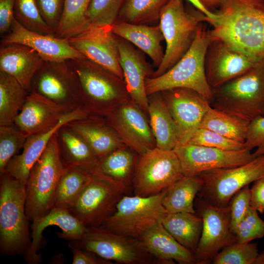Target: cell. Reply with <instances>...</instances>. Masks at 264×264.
<instances>
[{"instance_id": "cell-11", "label": "cell", "mask_w": 264, "mask_h": 264, "mask_svg": "<svg viewBox=\"0 0 264 264\" xmlns=\"http://www.w3.org/2000/svg\"><path fill=\"white\" fill-rule=\"evenodd\" d=\"M183 176L175 152L155 147L139 156L132 182L134 195H156Z\"/></svg>"}, {"instance_id": "cell-43", "label": "cell", "mask_w": 264, "mask_h": 264, "mask_svg": "<svg viewBox=\"0 0 264 264\" xmlns=\"http://www.w3.org/2000/svg\"><path fill=\"white\" fill-rule=\"evenodd\" d=\"M258 211L250 206L234 231L237 242H249L264 237V220Z\"/></svg>"}, {"instance_id": "cell-13", "label": "cell", "mask_w": 264, "mask_h": 264, "mask_svg": "<svg viewBox=\"0 0 264 264\" xmlns=\"http://www.w3.org/2000/svg\"><path fill=\"white\" fill-rule=\"evenodd\" d=\"M30 91L43 96L68 111L83 107L69 60L44 61L32 81Z\"/></svg>"}, {"instance_id": "cell-47", "label": "cell", "mask_w": 264, "mask_h": 264, "mask_svg": "<svg viewBox=\"0 0 264 264\" xmlns=\"http://www.w3.org/2000/svg\"><path fill=\"white\" fill-rule=\"evenodd\" d=\"M73 254V264H110L94 253L82 249L71 242L68 244Z\"/></svg>"}, {"instance_id": "cell-30", "label": "cell", "mask_w": 264, "mask_h": 264, "mask_svg": "<svg viewBox=\"0 0 264 264\" xmlns=\"http://www.w3.org/2000/svg\"><path fill=\"white\" fill-rule=\"evenodd\" d=\"M62 158L67 167H78L91 172L98 158L87 142L66 124L57 132Z\"/></svg>"}, {"instance_id": "cell-6", "label": "cell", "mask_w": 264, "mask_h": 264, "mask_svg": "<svg viewBox=\"0 0 264 264\" xmlns=\"http://www.w3.org/2000/svg\"><path fill=\"white\" fill-rule=\"evenodd\" d=\"M212 89L216 110L248 122L264 115V63Z\"/></svg>"}, {"instance_id": "cell-7", "label": "cell", "mask_w": 264, "mask_h": 264, "mask_svg": "<svg viewBox=\"0 0 264 264\" xmlns=\"http://www.w3.org/2000/svg\"><path fill=\"white\" fill-rule=\"evenodd\" d=\"M204 17L197 9H186L183 0H169L161 12L158 23L166 42L164 56L152 77L167 72L187 52Z\"/></svg>"}, {"instance_id": "cell-35", "label": "cell", "mask_w": 264, "mask_h": 264, "mask_svg": "<svg viewBox=\"0 0 264 264\" xmlns=\"http://www.w3.org/2000/svg\"><path fill=\"white\" fill-rule=\"evenodd\" d=\"M249 123L210 107L204 115L199 128L244 143Z\"/></svg>"}, {"instance_id": "cell-19", "label": "cell", "mask_w": 264, "mask_h": 264, "mask_svg": "<svg viewBox=\"0 0 264 264\" xmlns=\"http://www.w3.org/2000/svg\"><path fill=\"white\" fill-rule=\"evenodd\" d=\"M258 63L225 43L211 39L205 58V70L212 89L247 72Z\"/></svg>"}, {"instance_id": "cell-24", "label": "cell", "mask_w": 264, "mask_h": 264, "mask_svg": "<svg viewBox=\"0 0 264 264\" xmlns=\"http://www.w3.org/2000/svg\"><path fill=\"white\" fill-rule=\"evenodd\" d=\"M44 62L35 50L27 45L18 43L1 45L0 71L13 77L28 92Z\"/></svg>"}, {"instance_id": "cell-46", "label": "cell", "mask_w": 264, "mask_h": 264, "mask_svg": "<svg viewBox=\"0 0 264 264\" xmlns=\"http://www.w3.org/2000/svg\"><path fill=\"white\" fill-rule=\"evenodd\" d=\"M245 148L252 150L255 157L264 154V115L259 116L251 121L248 125Z\"/></svg>"}, {"instance_id": "cell-32", "label": "cell", "mask_w": 264, "mask_h": 264, "mask_svg": "<svg viewBox=\"0 0 264 264\" xmlns=\"http://www.w3.org/2000/svg\"><path fill=\"white\" fill-rule=\"evenodd\" d=\"M202 186L199 176H183L167 188L162 201L163 206L168 213H196L194 200Z\"/></svg>"}, {"instance_id": "cell-42", "label": "cell", "mask_w": 264, "mask_h": 264, "mask_svg": "<svg viewBox=\"0 0 264 264\" xmlns=\"http://www.w3.org/2000/svg\"><path fill=\"white\" fill-rule=\"evenodd\" d=\"M187 143L229 151H239L245 149L244 143L201 128H198L194 132Z\"/></svg>"}, {"instance_id": "cell-5", "label": "cell", "mask_w": 264, "mask_h": 264, "mask_svg": "<svg viewBox=\"0 0 264 264\" xmlns=\"http://www.w3.org/2000/svg\"><path fill=\"white\" fill-rule=\"evenodd\" d=\"M57 132L31 168L25 184V213L29 221L45 216L54 208L58 184L67 168L61 157Z\"/></svg>"}, {"instance_id": "cell-2", "label": "cell", "mask_w": 264, "mask_h": 264, "mask_svg": "<svg viewBox=\"0 0 264 264\" xmlns=\"http://www.w3.org/2000/svg\"><path fill=\"white\" fill-rule=\"evenodd\" d=\"M77 81L82 105L91 115L106 116L131 98L124 79L85 58L69 60Z\"/></svg>"}, {"instance_id": "cell-48", "label": "cell", "mask_w": 264, "mask_h": 264, "mask_svg": "<svg viewBox=\"0 0 264 264\" xmlns=\"http://www.w3.org/2000/svg\"><path fill=\"white\" fill-rule=\"evenodd\" d=\"M14 20V0H0V34L2 37L9 32Z\"/></svg>"}, {"instance_id": "cell-22", "label": "cell", "mask_w": 264, "mask_h": 264, "mask_svg": "<svg viewBox=\"0 0 264 264\" xmlns=\"http://www.w3.org/2000/svg\"><path fill=\"white\" fill-rule=\"evenodd\" d=\"M88 115L89 114L83 107H80L66 113L52 128L26 137L22 153L10 160L4 173H8L26 184L31 168L43 154L53 134L67 123L86 118Z\"/></svg>"}, {"instance_id": "cell-29", "label": "cell", "mask_w": 264, "mask_h": 264, "mask_svg": "<svg viewBox=\"0 0 264 264\" xmlns=\"http://www.w3.org/2000/svg\"><path fill=\"white\" fill-rule=\"evenodd\" d=\"M148 116L156 147L173 150L178 144L175 125L160 92L148 95Z\"/></svg>"}, {"instance_id": "cell-40", "label": "cell", "mask_w": 264, "mask_h": 264, "mask_svg": "<svg viewBox=\"0 0 264 264\" xmlns=\"http://www.w3.org/2000/svg\"><path fill=\"white\" fill-rule=\"evenodd\" d=\"M126 0H91L87 18L90 25L111 26Z\"/></svg>"}, {"instance_id": "cell-33", "label": "cell", "mask_w": 264, "mask_h": 264, "mask_svg": "<svg viewBox=\"0 0 264 264\" xmlns=\"http://www.w3.org/2000/svg\"><path fill=\"white\" fill-rule=\"evenodd\" d=\"M29 92L13 77L0 71V126L13 125Z\"/></svg>"}, {"instance_id": "cell-23", "label": "cell", "mask_w": 264, "mask_h": 264, "mask_svg": "<svg viewBox=\"0 0 264 264\" xmlns=\"http://www.w3.org/2000/svg\"><path fill=\"white\" fill-rule=\"evenodd\" d=\"M67 112L59 105L30 91L13 125L27 137L52 128Z\"/></svg>"}, {"instance_id": "cell-4", "label": "cell", "mask_w": 264, "mask_h": 264, "mask_svg": "<svg viewBox=\"0 0 264 264\" xmlns=\"http://www.w3.org/2000/svg\"><path fill=\"white\" fill-rule=\"evenodd\" d=\"M210 41L208 30L201 24L190 48L173 66L158 77L146 79L147 95L174 88H186L197 91L211 103L212 89L205 70V54Z\"/></svg>"}, {"instance_id": "cell-51", "label": "cell", "mask_w": 264, "mask_h": 264, "mask_svg": "<svg viewBox=\"0 0 264 264\" xmlns=\"http://www.w3.org/2000/svg\"><path fill=\"white\" fill-rule=\"evenodd\" d=\"M221 0H200L204 6L209 11L214 12V10L218 9Z\"/></svg>"}, {"instance_id": "cell-44", "label": "cell", "mask_w": 264, "mask_h": 264, "mask_svg": "<svg viewBox=\"0 0 264 264\" xmlns=\"http://www.w3.org/2000/svg\"><path fill=\"white\" fill-rule=\"evenodd\" d=\"M250 190L247 185L237 192L229 202L230 228L233 233L250 207Z\"/></svg>"}, {"instance_id": "cell-45", "label": "cell", "mask_w": 264, "mask_h": 264, "mask_svg": "<svg viewBox=\"0 0 264 264\" xmlns=\"http://www.w3.org/2000/svg\"><path fill=\"white\" fill-rule=\"evenodd\" d=\"M35 1L43 19L55 33L62 16L65 0Z\"/></svg>"}, {"instance_id": "cell-25", "label": "cell", "mask_w": 264, "mask_h": 264, "mask_svg": "<svg viewBox=\"0 0 264 264\" xmlns=\"http://www.w3.org/2000/svg\"><path fill=\"white\" fill-rule=\"evenodd\" d=\"M66 125L87 142L98 159L126 146L104 117L89 115Z\"/></svg>"}, {"instance_id": "cell-36", "label": "cell", "mask_w": 264, "mask_h": 264, "mask_svg": "<svg viewBox=\"0 0 264 264\" xmlns=\"http://www.w3.org/2000/svg\"><path fill=\"white\" fill-rule=\"evenodd\" d=\"M169 0H126L116 21L150 25L160 20L161 12Z\"/></svg>"}, {"instance_id": "cell-52", "label": "cell", "mask_w": 264, "mask_h": 264, "mask_svg": "<svg viewBox=\"0 0 264 264\" xmlns=\"http://www.w3.org/2000/svg\"><path fill=\"white\" fill-rule=\"evenodd\" d=\"M254 264H264V249L259 253Z\"/></svg>"}, {"instance_id": "cell-26", "label": "cell", "mask_w": 264, "mask_h": 264, "mask_svg": "<svg viewBox=\"0 0 264 264\" xmlns=\"http://www.w3.org/2000/svg\"><path fill=\"white\" fill-rule=\"evenodd\" d=\"M140 240L148 252L162 262L196 264L194 253L180 244L161 222L145 231Z\"/></svg>"}, {"instance_id": "cell-31", "label": "cell", "mask_w": 264, "mask_h": 264, "mask_svg": "<svg viewBox=\"0 0 264 264\" xmlns=\"http://www.w3.org/2000/svg\"><path fill=\"white\" fill-rule=\"evenodd\" d=\"M161 223L180 244L195 252L203 226V220L200 216L187 212L168 213Z\"/></svg>"}, {"instance_id": "cell-15", "label": "cell", "mask_w": 264, "mask_h": 264, "mask_svg": "<svg viewBox=\"0 0 264 264\" xmlns=\"http://www.w3.org/2000/svg\"><path fill=\"white\" fill-rule=\"evenodd\" d=\"M179 160L184 176H196L214 169L237 167L256 157L252 150L229 151L186 143L173 149Z\"/></svg>"}, {"instance_id": "cell-16", "label": "cell", "mask_w": 264, "mask_h": 264, "mask_svg": "<svg viewBox=\"0 0 264 264\" xmlns=\"http://www.w3.org/2000/svg\"><path fill=\"white\" fill-rule=\"evenodd\" d=\"M148 114L131 98L104 117L128 147L141 155L156 147Z\"/></svg>"}, {"instance_id": "cell-3", "label": "cell", "mask_w": 264, "mask_h": 264, "mask_svg": "<svg viewBox=\"0 0 264 264\" xmlns=\"http://www.w3.org/2000/svg\"><path fill=\"white\" fill-rule=\"evenodd\" d=\"M0 176V252L6 256L25 255L31 242L25 213L26 186L6 172Z\"/></svg>"}, {"instance_id": "cell-49", "label": "cell", "mask_w": 264, "mask_h": 264, "mask_svg": "<svg viewBox=\"0 0 264 264\" xmlns=\"http://www.w3.org/2000/svg\"><path fill=\"white\" fill-rule=\"evenodd\" d=\"M250 190V206L261 213H264V176L255 181Z\"/></svg>"}, {"instance_id": "cell-14", "label": "cell", "mask_w": 264, "mask_h": 264, "mask_svg": "<svg viewBox=\"0 0 264 264\" xmlns=\"http://www.w3.org/2000/svg\"><path fill=\"white\" fill-rule=\"evenodd\" d=\"M195 207L203 220L201 237L194 253L196 264H207L223 248L237 242L230 228V209L229 205L217 207L198 197Z\"/></svg>"}, {"instance_id": "cell-20", "label": "cell", "mask_w": 264, "mask_h": 264, "mask_svg": "<svg viewBox=\"0 0 264 264\" xmlns=\"http://www.w3.org/2000/svg\"><path fill=\"white\" fill-rule=\"evenodd\" d=\"M18 43L35 50L45 62H61L85 57L67 39L39 34L22 26L15 19L9 32L2 37L1 45Z\"/></svg>"}, {"instance_id": "cell-34", "label": "cell", "mask_w": 264, "mask_h": 264, "mask_svg": "<svg viewBox=\"0 0 264 264\" xmlns=\"http://www.w3.org/2000/svg\"><path fill=\"white\" fill-rule=\"evenodd\" d=\"M91 172L78 167H67L57 187L54 208L68 210L89 179Z\"/></svg>"}, {"instance_id": "cell-53", "label": "cell", "mask_w": 264, "mask_h": 264, "mask_svg": "<svg viewBox=\"0 0 264 264\" xmlns=\"http://www.w3.org/2000/svg\"><path fill=\"white\" fill-rule=\"evenodd\" d=\"M261 1H262L263 2H264V0H261Z\"/></svg>"}, {"instance_id": "cell-10", "label": "cell", "mask_w": 264, "mask_h": 264, "mask_svg": "<svg viewBox=\"0 0 264 264\" xmlns=\"http://www.w3.org/2000/svg\"><path fill=\"white\" fill-rule=\"evenodd\" d=\"M198 176L203 181L198 197L214 206L225 207L240 190L264 176V154L245 164L205 171Z\"/></svg>"}, {"instance_id": "cell-28", "label": "cell", "mask_w": 264, "mask_h": 264, "mask_svg": "<svg viewBox=\"0 0 264 264\" xmlns=\"http://www.w3.org/2000/svg\"><path fill=\"white\" fill-rule=\"evenodd\" d=\"M139 155L127 146L98 159L91 172L101 174L127 190L132 184Z\"/></svg>"}, {"instance_id": "cell-41", "label": "cell", "mask_w": 264, "mask_h": 264, "mask_svg": "<svg viewBox=\"0 0 264 264\" xmlns=\"http://www.w3.org/2000/svg\"><path fill=\"white\" fill-rule=\"evenodd\" d=\"M26 137L14 125L0 126V175L23 147Z\"/></svg>"}, {"instance_id": "cell-8", "label": "cell", "mask_w": 264, "mask_h": 264, "mask_svg": "<svg viewBox=\"0 0 264 264\" xmlns=\"http://www.w3.org/2000/svg\"><path fill=\"white\" fill-rule=\"evenodd\" d=\"M167 190L148 197L123 196L114 213L102 226L113 232L140 239L168 214L162 204Z\"/></svg>"}, {"instance_id": "cell-39", "label": "cell", "mask_w": 264, "mask_h": 264, "mask_svg": "<svg viewBox=\"0 0 264 264\" xmlns=\"http://www.w3.org/2000/svg\"><path fill=\"white\" fill-rule=\"evenodd\" d=\"M259 253L257 243L236 242L223 248L212 262L214 264H254Z\"/></svg>"}, {"instance_id": "cell-27", "label": "cell", "mask_w": 264, "mask_h": 264, "mask_svg": "<svg viewBox=\"0 0 264 264\" xmlns=\"http://www.w3.org/2000/svg\"><path fill=\"white\" fill-rule=\"evenodd\" d=\"M111 29L117 36L129 42L148 55L154 66L158 67L160 66L165 52L161 46L164 38L159 24L148 25L116 21Z\"/></svg>"}, {"instance_id": "cell-38", "label": "cell", "mask_w": 264, "mask_h": 264, "mask_svg": "<svg viewBox=\"0 0 264 264\" xmlns=\"http://www.w3.org/2000/svg\"><path fill=\"white\" fill-rule=\"evenodd\" d=\"M14 17L19 23L30 31L55 36L54 31L41 16L35 0H14Z\"/></svg>"}, {"instance_id": "cell-37", "label": "cell", "mask_w": 264, "mask_h": 264, "mask_svg": "<svg viewBox=\"0 0 264 264\" xmlns=\"http://www.w3.org/2000/svg\"><path fill=\"white\" fill-rule=\"evenodd\" d=\"M91 0H65L62 16L55 36L68 39L84 32L90 26L87 12Z\"/></svg>"}, {"instance_id": "cell-18", "label": "cell", "mask_w": 264, "mask_h": 264, "mask_svg": "<svg viewBox=\"0 0 264 264\" xmlns=\"http://www.w3.org/2000/svg\"><path fill=\"white\" fill-rule=\"evenodd\" d=\"M70 45L89 60L124 79L120 64L118 37L111 26H92L68 39Z\"/></svg>"}, {"instance_id": "cell-17", "label": "cell", "mask_w": 264, "mask_h": 264, "mask_svg": "<svg viewBox=\"0 0 264 264\" xmlns=\"http://www.w3.org/2000/svg\"><path fill=\"white\" fill-rule=\"evenodd\" d=\"M160 92L175 125L177 145L187 143L211 107L210 102L197 91L186 88Z\"/></svg>"}, {"instance_id": "cell-12", "label": "cell", "mask_w": 264, "mask_h": 264, "mask_svg": "<svg viewBox=\"0 0 264 264\" xmlns=\"http://www.w3.org/2000/svg\"><path fill=\"white\" fill-rule=\"evenodd\" d=\"M71 242L105 260L119 263L148 264L153 257L140 239L113 232L102 226L88 227L82 238Z\"/></svg>"}, {"instance_id": "cell-21", "label": "cell", "mask_w": 264, "mask_h": 264, "mask_svg": "<svg viewBox=\"0 0 264 264\" xmlns=\"http://www.w3.org/2000/svg\"><path fill=\"white\" fill-rule=\"evenodd\" d=\"M118 44L120 64L130 96L148 114L145 80L152 77L154 71L147 61L144 53L132 44L118 37Z\"/></svg>"}, {"instance_id": "cell-50", "label": "cell", "mask_w": 264, "mask_h": 264, "mask_svg": "<svg viewBox=\"0 0 264 264\" xmlns=\"http://www.w3.org/2000/svg\"><path fill=\"white\" fill-rule=\"evenodd\" d=\"M198 10L208 18L214 19L216 18L218 14L216 12H212L208 10L202 4L200 0H187Z\"/></svg>"}, {"instance_id": "cell-1", "label": "cell", "mask_w": 264, "mask_h": 264, "mask_svg": "<svg viewBox=\"0 0 264 264\" xmlns=\"http://www.w3.org/2000/svg\"><path fill=\"white\" fill-rule=\"evenodd\" d=\"M218 17L205 16L211 39L222 41L264 63V2L261 0H221Z\"/></svg>"}, {"instance_id": "cell-9", "label": "cell", "mask_w": 264, "mask_h": 264, "mask_svg": "<svg viewBox=\"0 0 264 264\" xmlns=\"http://www.w3.org/2000/svg\"><path fill=\"white\" fill-rule=\"evenodd\" d=\"M127 191L110 178L91 172L89 179L68 211L87 227L102 226L114 213Z\"/></svg>"}]
</instances>
